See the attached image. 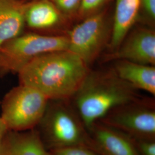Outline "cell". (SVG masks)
<instances>
[{"label": "cell", "instance_id": "3", "mask_svg": "<svg viewBox=\"0 0 155 155\" xmlns=\"http://www.w3.org/2000/svg\"><path fill=\"white\" fill-rule=\"evenodd\" d=\"M56 101L53 105H48L39 123L45 148L50 150L73 146L91 148L88 131L77 112L67 105L66 101Z\"/></svg>", "mask_w": 155, "mask_h": 155}, {"label": "cell", "instance_id": "10", "mask_svg": "<svg viewBox=\"0 0 155 155\" xmlns=\"http://www.w3.org/2000/svg\"><path fill=\"white\" fill-rule=\"evenodd\" d=\"M115 10L110 39V47L116 50L138 20L141 0H114Z\"/></svg>", "mask_w": 155, "mask_h": 155}, {"label": "cell", "instance_id": "7", "mask_svg": "<svg viewBox=\"0 0 155 155\" xmlns=\"http://www.w3.org/2000/svg\"><path fill=\"white\" fill-rule=\"evenodd\" d=\"M134 139L155 140V109L139 99L120 106L99 121Z\"/></svg>", "mask_w": 155, "mask_h": 155}, {"label": "cell", "instance_id": "21", "mask_svg": "<svg viewBox=\"0 0 155 155\" xmlns=\"http://www.w3.org/2000/svg\"><path fill=\"white\" fill-rule=\"evenodd\" d=\"M54 155L53 154H52L51 152H50L48 150V155Z\"/></svg>", "mask_w": 155, "mask_h": 155}, {"label": "cell", "instance_id": "5", "mask_svg": "<svg viewBox=\"0 0 155 155\" xmlns=\"http://www.w3.org/2000/svg\"><path fill=\"white\" fill-rule=\"evenodd\" d=\"M68 48L67 35H20L0 47V68L17 72L22 66L38 56L68 50Z\"/></svg>", "mask_w": 155, "mask_h": 155}, {"label": "cell", "instance_id": "1", "mask_svg": "<svg viewBox=\"0 0 155 155\" xmlns=\"http://www.w3.org/2000/svg\"><path fill=\"white\" fill-rule=\"evenodd\" d=\"M20 84L38 90L50 100L72 98L89 73L88 66L68 50L39 56L17 71Z\"/></svg>", "mask_w": 155, "mask_h": 155}, {"label": "cell", "instance_id": "11", "mask_svg": "<svg viewBox=\"0 0 155 155\" xmlns=\"http://www.w3.org/2000/svg\"><path fill=\"white\" fill-rule=\"evenodd\" d=\"M47 155L40 133L33 129L6 133L0 148V155Z\"/></svg>", "mask_w": 155, "mask_h": 155}, {"label": "cell", "instance_id": "12", "mask_svg": "<svg viewBox=\"0 0 155 155\" xmlns=\"http://www.w3.org/2000/svg\"><path fill=\"white\" fill-rule=\"evenodd\" d=\"M26 6L20 0H0V47L21 35Z\"/></svg>", "mask_w": 155, "mask_h": 155}, {"label": "cell", "instance_id": "14", "mask_svg": "<svg viewBox=\"0 0 155 155\" xmlns=\"http://www.w3.org/2000/svg\"><path fill=\"white\" fill-rule=\"evenodd\" d=\"M66 20L50 0H34L27 3L25 22L30 28L35 29L55 28Z\"/></svg>", "mask_w": 155, "mask_h": 155}, {"label": "cell", "instance_id": "16", "mask_svg": "<svg viewBox=\"0 0 155 155\" xmlns=\"http://www.w3.org/2000/svg\"><path fill=\"white\" fill-rule=\"evenodd\" d=\"M67 20L77 17L81 0H50Z\"/></svg>", "mask_w": 155, "mask_h": 155}, {"label": "cell", "instance_id": "4", "mask_svg": "<svg viewBox=\"0 0 155 155\" xmlns=\"http://www.w3.org/2000/svg\"><path fill=\"white\" fill-rule=\"evenodd\" d=\"M49 101L38 90L20 84L6 95L0 114L9 131H27L39 124Z\"/></svg>", "mask_w": 155, "mask_h": 155}, {"label": "cell", "instance_id": "18", "mask_svg": "<svg viewBox=\"0 0 155 155\" xmlns=\"http://www.w3.org/2000/svg\"><path fill=\"white\" fill-rule=\"evenodd\" d=\"M139 17L144 18L146 22L151 24L155 22V0L141 1L138 19Z\"/></svg>", "mask_w": 155, "mask_h": 155}, {"label": "cell", "instance_id": "17", "mask_svg": "<svg viewBox=\"0 0 155 155\" xmlns=\"http://www.w3.org/2000/svg\"><path fill=\"white\" fill-rule=\"evenodd\" d=\"M48 151L54 155H100L96 151L84 146H73Z\"/></svg>", "mask_w": 155, "mask_h": 155}, {"label": "cell", "instance_id": "8", "mask_svg": "<svg viewBox=\"0 0 155 155\" xmlns=\"http://www.w3.org/2000/svg\"><path fill=\"white\" fill-rule=\"evenodd\" d=\"M108 58L111 60L155 66V31L150 28H139L128 33Z\"/></svg>", "mask_w": 155, "mask_h": 155}, {"label": "cell", "instance_id": "20", "mask_svg": "<svg viewBox=\"0 0 155 155\" xmlns=\"http://www.w3.org/2000/svg\"><path fill=\"white\" fill-rule=\"evenodd\" d=\"M8 131L9 130H8L4 122V121L2 120L0 114V148L2 143V141L5 138V136Z\"/></svg>", "mask_w": 155, "mask_h": 155}, {"label": "cell", "instance_id": "15", "mask_svg": "<svg viewBox=\"0 0 155 155\" xmlns=\"http://www.w3.org/2000/svg\"><path fill=\"white\" fill-rule=\"evenodd\" d=\"M114 0H81L77 17L82 20L102 11Z\"/></svg>", "mask_w": 155, "mask_h": 155}, {"label": "cell", "instance_id": "13", "mask_svg": "<svg viewBox=\"0 0 155 155\" xmlns=\"http://www.w3.org/2000/svg\"><path fill=\"white\" fill-rule=\"evenodd\" d=\"M114 73L136 90H143L155 95V67L125 61H118Z\"/></svg>", "mask_w": 155, "mask_h": 155}, {"label": "cell", "instance_id": "19", "mask_svg": "<svg viewBox=\"0 0 155 155\" xmlns=\"http://www.w3.org/2000/svg\"><path fill=\"white\" fill-rule=\"evenodd\" d=\"M133 139L139 155H155V140Z\"/></svg>", "mask_w": 155, "mask_h": 155}, {"label": "cell", "instance_id": "9", "mask_svg": "<svg viewBox=\"0 0 155 155\" xmlns=\"http://www.w3.org/2000/svg\"><path fill=\"white\" fill-rule=\"evenodd\" d=\"M87 131L91 148L100 155H139L134 139L116 129L98 121Z\"/></svg>", "mask_w": 155, "mask_h": 155}, {"label": "cell", "instance_id": "2", "mask_svg": "<svg viewBox=\"0 0 155 155\" xmlns=\"http://www.w3.org/2000/svg\"><path fill=\"white\" fill-rule=\"evenodd\" d=\"M136 91L114 72H89L72 98L75 111L88 130L116 107L140 99Z\"/></svg>", "mask_w": 155, "mask_h": 155}, {"label": "cell", "instance_id": "6", "mask_svg": "<svg viewBox=\"0 0 155 155\" xmlns=\"http://www.w3.org/2000/svg\"><path fill=\"white\" fill-rule=\"evenodd\" d=\"M110 26L105 8L86 17L68 32V50L89 66L100 54L110 38Z\"/></svg>", "mask_w": 155, "mask_h": 155}]
</instances>
